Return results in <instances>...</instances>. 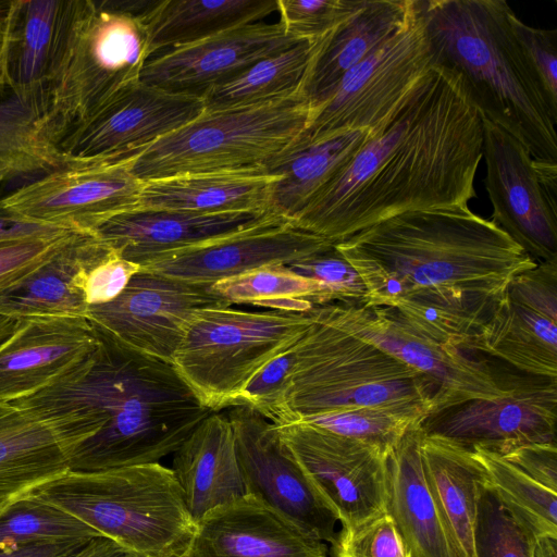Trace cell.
<instances>
[{
    "label": "cell",
    "mask_w": 557,
    "mask_h": 557,
    "mask_svg": "<svg viewBox=\"0 0 557 557\" xmlns=\"http://www.w3.org/2000/svg\"><path fill=\"white\" fill-rule=\"evenodd\" d=\"M435 62L456 72L483 117L532 158L557 163V112L511 30L504 0H419Z\"/></svg>",
    "instance_id": "4"
},
{
    "label": "cell",
    "mask_w": 557,
    "mask_h": 557,
    "mask_svg": "<svg viewBox=\"0 0 557 557\" xmlns=\"http://www.w3.org/2000/svg\"><path fill=\"white\" fill-rule=\"evenodd\" d=\"M311 115L301 91L247 107L205 111L133 158L140 181L267 168L299 137Z\"/></svg>",
    "instance_id": "8"
},
{
    "label": "cell",
    "mask_w": 557,
    "mask_h": 557,
    "mask_svg": "<svg viewBox=\"0 0 557 557\" xmlns=\"http://www.w3.org/2000/svg\"><path fill=\"white\" fill-rule=\"evenodd\" d=\"M65 0H16L2 15L0 78L46 116V88L57 50Z\"/></svg>",
    "instance_id": "29"
},
{
    "label": "cell",
    "mask_w": 557,
    "mask_h": 557,
    "mask_svg": "<svg viewBox=\"0 0 557 557\" xmlns=\"http://www.w3.org/2000/svg\"><path fill=\"white\" fill-rule=\"evenodd\" d=\"M69 232L0 243V283L46 257Z\"/></svg>",
    "instance_id": "49"
},
{
    "label": "cell",
    "mask_w": 557,
    "mask_h": 557,
    "mask_svg": "<svg viewBox=\"0 0 557 557\" xmlns=\"http://www.w3.org/2000/svg\"><path fill=\"white\" fill-rule=\"evenodd\" d=\"M226 414L248 494L332 546L338 520L282 440L276 424L243 403L230 407Z\"/></svg>",
    "instance_id": "17"
},
{
    "label": "cell",
    "mask_w": 557,
    "mask_h": 557,
    "mask_svg": "<svg viewBox=\"0 0 557 557\" xmlns=\"http://www.w3.org/2000/svg\"><path fill=\"white\" fill-rule=\"evenodd\" d=\"M186 508L197 523L212 509L248 494L226 413L210 412L173 454Z\"/></svg>",
    "instance_id": "26"
},
{
    "label": "cell",
    "mask_w": 557,
    "mask_h": 557,
    "mask_svg": "<svg viewBox=\"0 0 557 557\" xmlns=\"http://www.w3.org/2000/svg\"><path fill=\"white\" fill-rule=\"evenodd\" d=\"M0 166L14 176L61 166L42 111L0 78Z\"/></svg>",
    "instance_id": "36"
},
{
    "label": "cell",
    "mask_w": 557,
    "mask_h": 557,
    "mask_svg": "<svg viewBox=\"0 0 557 557\" xmlns=\"http://www.w3.org/2000/svg\"><path fill=\"white\" fill-rule=\"evenodd\" d=\"M276 426L342 528L358 525L385 511L388 451L305 421Z\"/></svg>",
    "instance_id": "16"
},
{
    "label": "cell",
    "mask_w": 557,
    "mask_h": 557,
    "mask_svg": "<svg viewBox=\"0 0 557 557\" xmlns=\"http://www.w3.org/2000/svg\"><path fill=\"white\" fill-rule=\"evenodd\" d=\"M298 341L286 400L288 420L379 407L421 421L434 410L435 386L421 372L375 345L322 320Z\"/></svg>",
    "instance_id": "5"
},
{
    "label": "cell",
    "mask_w": 557,
    "mask_h": 557,
    "mask_svg": "<svg viewBox=\"0 0 557 557\" xmlns=\"http://www.w3.org/2000/svg\"><path fill=\"white\" fill-rule=\"evenodd\" d=\"M67 470L54 431L25 408L0 401V510Z\"/></svg>",
    "instance_id": "32"
},
{
    "label": "cell",
    "mask_w": 557,
    "mask_h": 557,
    "mask_svg": "<svg viewBox=\"0 0 557 557\" xmlns=\"http://www.w3.org/2000/svg\"><path fill=\"white\" fill-rule=\"evenodd\" d=\"M298 41L278 22L250 23L156 54L145 64L140 81L172 92L201 97L208 89Z\"/></svg>",
    "instance_id": "21"
},
{
    "label": "cell",
    "mask_w": 557,
    "mask_h": 557,
    "mask_svg": "<svg viewBox=\"0 0 557 557\" xmlns=\"http://www.w3.org/2000/svg\"><path fill=\"white\" fill-rule=\"evenodd\" d=\"M422 435V424L413 425L386 456L385 511L411 557H456L425 479Z\"/></svg>",
    "instance_id": "27"
},
{
    "label": "cell",
    "mask_w": 557,
    "mask_h": 557,
    "mask_svg": "<svg viewBox=\"0 0 557 557\" xmlns=\"http://www.w3.org/2000/svg\"><path fill=\"white\" fill-rule=\"evenodd\" d=\"M375 131L341 134L281 154L267 168L268 173L281 177L274 184L270 210L290 222L350 162Z\"/></svg>",
    "instance_id": "34"
},
{
    "label": "cell",
    "mask_w": 557,
    "mask_h": 557,
    "mask_svg": "<svg viewBox=\"0 0 557 557\" xmlns=\"http://www.w3.org/2000/svg\"><path fill=\"white\" fill-rule=\"evenodd\" d=\"M206 111L201 97L138 79L122 88L57 143L61 166L120 162L144 151Z\"/></svg>",
    "instance_id": "12"
},
{
    "label": "cell",
    "mask_w": 557,
    "mask_h": 557,
    "mask_svg": "<svg viewBox=\"0 0 557 557\" xmlns=\"http://www.w3.org/2000/svg\"><path fill=\"white\" fill-rule=\"evenodd\" d=\"M366 0H277L278 23L300 40L324 38L355 15Z\"/></svg>",
    "instance_id": "42"
},
{
    "label": "cell",
    "mask_w": 557,
    "mask_h": 557,
    "mask_svg": "<svg viewBox=\"0 0 557 557\" xmlns=\"http://www.w3.org/2000/svg\"><path fill=\"white\" fill-rule=\"evenodd\" d=\"M63 231L27 222L7 210L0 202V243L50 236Z\"/></svg>",
    "instance_id": "50"
},
{
    "label": "cell",
    "mask_w": 557,
    "mask_h": 557,
    "mask_svg": "<svg viewBox=\"0 0 557 557\" xmlns=\"http://www.w3.org/2000/svg\"><path fill=\"white\" fill-rule=\"evenodd\" d=\"M333 246L277 216L224 237L158 255L144 262L140 270L211 286L262 267L287 265Z\"/></svg>",
    "instance_id": "20"
},
{
    "label": "cell",
    "mask_w": 557,
    "mask_h": 557,
    "mask_svg": "<svg viewBox=\"0 0 557 557\" xmlns=\"http://www.w3.org/2000/svg\"><path fill=\"white\" fill-rule=\"evenodd\" d=\"M276 11L274 0H157L143 15L149 55L261 22Z\"/></svg>",
    "instance_id": "33"
},
{
    "label": "cell",
    "mask_w": 557,
    "mask_h": 557,
    "mask_svg": "<svg viewBox=\"0 0 557 557\" xmlns=\"http://www.w3.org/2000/svg\"><path fill=\"white\" fill-rule=\"evenodd\" d=\"M3 39H4L3 20H2V16L0 15V66H1L2 52H3Z\"/></svg>",
    "instance_id": "55"
},
{
    "label": "cell",
    "mask_w": 557,
    "mask_h": 557,
    "mask_svg": "<svg viewBox=\"0 0 557 557\" xmlns=\"http://www.w3.org/2000/svg\"><path fill=\"white\" fill-rule=\"evenodd\" d=\"M176 557H197V556L195 555V553H194V552H193V549L190 548V549H188L187 552H185V553H183L182 555H178V556H176Z\"/></svg>",
    "instance_id": "57"
},
{
    "label": "cell",
    "mask_w": 557,
    "mask_h": 557,
    "mask_svg": "<svg viewBox=\"0 0 557 557\" xmlns=\"http://www.w3.org/2000/svg\"><path fill=\"white\" fill-rule=\"evenodd\" d=\"M101 536L91 527L33 493L0 510V550L38 544L87 543Z\"/></svg>",
    "instance_id": "38"
},
{
    "label": "cell",
    "mask_w": 557,
    "mask_h": 557,
    "mask_svg": "<svg viewBox=\"0 0 557 557\" xmlns=\"http://www.w3.org/2000/svg\"><path fill=\"white\" fill-rule=\"evenodd\" d=\"M280 178L264 170L247 169L146 181L138 208L198 213L272 212V190Z\"/></svg>",
    "instance_id": "30"
},
{
    "label": "cell",
    "mask_w": 557,
    "mask_h": 557,
    "mask_svg": "<svg viewBox=\"0 0 557 557\" xmlns=\"http://www.w3.org/2000/svg\"><path fill=\"white\" fill-rule=\"evenodd\" d=\"M313 320V308L306 312L203 309L188 323L172 364L199 401L219 412L235 406L251 379L296 343Z\"/></svg>",
    "instance_id": "9"
},
{
    "label": "cell",
    "mask_w": 557,
    "mask_h": 557,
    "mask_svg": "<svg viewBox=\"0 0 557 557\" xmlns=\"http://www.w3.org/2000/svg\"><path fill=\"white\" fill-rule=\"evenodd\" d=\"M334 247L364 285L361 305L431 307L480 327L510 281L537 263L469 206L405 212Z\"/></svg>",
    "instance_id": "3"
},
{
    "label": "cell",
    "mask_w": 557,
    "mask_h": 557,
    "mask_svg": "<svg viewBox=\"0 0 557 557\" xmlns=\"http://www.w3.org/2000/svg\"><path fill=\"white\" fill-rule=\"evenodd\" d=\"M504 506L535 536H557V493L544 487L503 456L471 449Z\"/></svg>",
    "instance_id": "39"
},
{
    "label": "cell",
    "mask_w": 557,
    "mask_h": 557,
    "mask_svg": "<svg viewBox=\"0 0 557 557\" xmlns=\"http://www.w3.org/2000/svg\"><path fill=\"white\" fill-rule=\"evenodd\" d=\"M483 124L460 76L438 64L290 221L333 245L398 214L468 206Z\"/></svg>",
    "instance_id": "1"
},
{
    "label": "cell",
    "mask_w": 557,
    "mask_h": 557,
    "mask_svg": "<svg viewBox=\"0 0 557 557\" xmlns=\"http://www.w3.org/2000/svg\"><path fill=\"white\" fill-rule=\"evenodd\" d=\"M277 216L272 212L198 213L137 208L114 216L96 235L121 258L141 265L158 255L224 237Z\"/></svg>",
    "instance_id": "25"
},
{
    "label": "cell",
    "mask_w": 557,
    "mask_h": 557,
    "mask_svg": "<svg viewBox=\"0 0 557 557\" xmlns=\"http://www.w3.org/2000/svg\"><path fill=\"white\" fill-rule=\"evenodd\" d=\"M503 457L544 487L557 493L556 443L521 445Z\"/></svg>",
    "instance_id": "48"
},
{
    "label": "cell",
    "mask_w": 557,
    "mask_h": 557,
    "mask_svg": "<svg viewBox=\"0 0 557 557\" xmlns=\"http://www.w3.org/2000/svg\"><path fill=\"white\" fill-rule=\"evenodd\" d=\"M211 288L231 306L249 305L269 310L306 312L323 305L322 288L286 264H272L225 278Z\"/></svg>",
    "instance_id": "37"
},
{
    "label": "cell",
    "mask_w": 557,
    "mask_h": 557,
    "mask_svg": "<svg viewBox=\"0 0 557 557\" xmlns=\"http://www.w3.org/2000/svg\"><path fill=\"white\" fill-rule=\"evenodd\" d=\"M64 509L134 557H176L197 523L171 468L160 462L94 472L67 470L32 492Z\"/></svg>",
    "instance_id": "6"
},
{
    "label": "cell",
    "mask_w": 557,
    "mask_h": 557,
    "mask_svg": "<svg viewBox=\"0 0 557 557\" xmlns=\"http://www.w3.org/2000/svg\"><path fill=\"white\" fill-rule=\"evenodd\" d=\"M97 343L87 318L20 319L0 347V401L42 389L87 357Z\"/></svg>",
    "instance_id": "24"
},
{
    "label": "cell",
    "mask_w": 557,
    "mask_h": 557,
    "mask_svg": "<svg viewBox=\"0 0 557 557\" xmlns=\"http://www.w3.org/2000/svg\"><path fill=\"white\" fill-rule=\"evenodd\" d=\"M324 321L383 349L423 373L435 386V414L472 399L508 393V374L462 350L422 335L389 308L333 302L315 306ZM431 414V416H432Z\"/></svg>",
    "instance_id": "11"
},
{
    "label": "cell",
    "mask_w": 557,
    "mask_h": 557,
    "mask_svg": "<svg viewBox=\"0 0 557 557\" xmlns=\"http://www.w3.org/2000/svg\"><path fill=\"white\" fill-rule=\"evenodd\" d=\"M95 349L42 389L13 400L58 435L69 470L160 462L212 411L171 362L94 329Z\"/></svg>",
    "instance_id": "2"
},
{
    "label": "cell",
    "mask_w": 557,
    "mask_h": 557,
    "mask_svg": "<svg viewBox=\"0 0 557 557\" xmlns=\"http://www.w3.org/2000/svg\"><path fill=\"white\" fill-rule=\"evenodd\" d=\"M337 435L363 441L389 451L413 425L423 421L379 407H354L335 410L305 420Z\"/></svg>",
    "instance_id": "41"
},
{
    "label": "cell",
    "mask_w": 557,
    "mask_h": 557,
    "mask_svg": "<svg viewBox=\"0 0 557 557\" xmlns=\"http://www.w3.org/2000/svg\"><path fill=\"white\" fill-rule=\"evenodd\" d=\"M509 23L549 106L557 112V29L529 26L513 11Z\"/></svg>",
    "instance_id": "46"
},
{
    "label": "cell",
    "mask_w": 557,
    "mask_h": 557,
    "mask_svg": "<svg viewBox=\"0 0 557 557\" xmlns=\"http://www.w3.org/2000/svg\"><path fill=\"white\" fill-rule=\"evenodd\" d=\"M287 267L320 284L323 305L362 304L364 300L366 288L359 274L334 246L326 251L287 264Z\"/></svg>",
    "instance_id": "44"
},
{
    "label": "cell",
    "mask_w": 557,
    "mask_h": 557,
    "mask_svg": "<svg viewBox=\"0 0 557 557\" xmlns=\"http://www.w3.org/2000/svg\"><path fill=\"white\" fill-rule=\"evenodd\" d=\"M298 341L268 362L251 379L238 400L275 424L286 423L288 420L286 400L296 362Z\"/></svg>",
    "instance_id": "43"
},
{
    "label": "cell",
    "mask_w": 557,
    "mask_h": 557,
    "mask_svg": "<svg viewBox=\"0 0 557 557\" xmlns=\"http://www.w3.org/2000/svg\"><path fill=\"white\" fill-rule=\"evenodd\" d=\"M417 8L418 0H366L355 15L329 34L301 88L311 110L326 99L351 67L404 28Z\"/></svg>",
    "instance_id": "28"
},
{
    "label": "cell",
    "mask_w": 557,
    "mask_h": 557,
    "mask_svg": "<svg viewBox=\"0 0 557 557\" xmlns=\"http://www.w3.org/2000/svg\"><path fill=\"white\" fill-rule=\"evenodd\" d=\"M434 63L418 0L407 25L351 67L311 110L305 129L286 151L345 133L379 128Z\"/></svg>",
    "instance_id": "10"
},
{
    "label": "cell",
    "mask_w": 557,
    "mask_h": 557,
    "mask_svg": "<svg viewBox=\"0 0 557 557\" xmlns=\"http://www.w3.org/2000/svg\"><path fill=\"white\" fill-rule=\"evenodd\" d=\"M140 265L121 258L114 250L88 275L85 295L88 306L106 304L125 288Z\"/></svg>",
    "instance_id": "47"
},
{
    "label": "cell",
    "mask_w": 557,
    "mask_h": 557,
    "mask_svg": "<svg viewBox=\"0 0 557 557\" xmlns=\"http://www.w3.org/2000/svg\"><path fill=\"white\" fill-rule=\"evenodd\" d=\"M481 117L492 220L537 263L557 261V163L532 158L517 138Z\"/></svg>",
    "instance_id": "13"
},
{
    "label": "cell",
    "mask_w": 557,
    "mask_h": 557,
    "mask_svg": "<svg viewBox=\"0 0 557 557\" xmlns=\"http://www.w3.org/2000/svg\"><path fill=\"white\" fill-rule=\"evenodd\" d=\"M469 350L557 380V261L539 262L510 281Z\"/></svg>",
    "instance_id": "19"
},
{
    "label": "cell",
    "mask_w": 557,
    "mask_h": 557,
    "mask_svg": "<svg viewBox=\"0 0 557 557\" xmlns=\"http://www.w3.org/2000/svg\"><path fill=\"white\" fill-rule=\"evenodd\" d=\"M535 535L504 506L483 481L474 521V557H533Z\"/></svg>",
    "instance_id": "40"
},
{
    "label": "cell",
    "mask_w": 557,
    "mask_h": 557,
    "mask_svg": "<svg viewBox=\"0 0 557 557\" xmlns=\"http://www.w3.org/2000/svg\"><path fill=\"white\" fill-rule=\"evenodd\" d=\"M197 557H327L326 543L256 495L216 507L198 522Z\"/></svg>",
    "instance_id": "23"
},
{
    "label": "cell",
    "mask_w": 557,
    "mask_h": 557,
    "mask_svg": "<svg viewBox=\"0 0 557 557\" xmlns=\"http://www.w3.org/2000/svg\"><path fill=\"white\" fill-rule=\"evenodd\" d=\"M332 552L334 557H411L386 511L358 525L341 528Z\"/></svg>",
    "instance_id": "45"
},
{
    "label": "cell",
    "mask_w": 557,
    "mask_h": 557,
    "mask_svg": "<svg viewBox=\"0 0 557 557\" xmlns=\"http://www.w3.org/2000/svg\"><path fill=\"white\" fill-rule=\"evenodd\" d=\"M12 172L5 168L0 166V185L8 178L13 177Z\"/></svg>",
    "instance_id": "56"
},
{
    "label": "cell",
    "mask_w": 557,
    "mask_h": 557,
    "mask_svg": "<svg viewBox=\"0 0 557 557\" xmlns=\"http://www.w3.org/2000/svg\"><path fill=\"white\" fill-rule=\"evenodd\" d=\"M150 59L144 17L117 1L65 0L45 96L54 146L128 84Z\"/></svg>",
    "instance_id": "7"
},
{
    "label": "cell",
    "mask_w": 557,
    "mask_h": 557,
    "mask_svg": "<svg viewBox=\"0 0 557 557\" xmlns=\"http://www.w3.org/2000/svg\"><path fill=\"white\" fill-rule=\"evenodd\" d=\"M533 557H557V536H536Z\"/></svg>",
    "instance_id": "53"
},
{
    "label": "cell",
    "mask_w": 557,
    "mask_h": 557,
    "mask_svg": "<svg viewBox=\"0 0 557 557\" xmlns=\"http://www.w3.org/2000/svg\"><path fill=\"white\" fill-rule=\"evenodd\" d=\"M112 252L96 234L69 232L46 257L0 283V315L87 318V277Z\"/></svg>",
    "instance_id": "22"
},
{
    "label": "cell",
    "mask_w": 557,
    "mask_h": 557,
    "mask_svg": "<svg viewBox=\"0 0 557 557\" xmlns=\"http://www.w3.org/2000/svg\"><path fill=\"white\" fill-rule=\"evenodd\" d=\"M508 388L432 414L423 431L500 456L525 444L556 443L557 380L509 372Z\"/></svg>",
    "instance_id": "18"
},
{
    "label": "cell",
    "mask_w": 557,
    "mask_h": 557,
    "mask_svg": "<svg viewBox=\"0 0 557 557\" xmlns=\"http://www.w3.org/2000/svg\"><path fill=\"white\" fill-rule=\"evenodd\" d=\"M231 306L210 285L138 271L119 296L88 307L94 329L120 344L171 362L194 315Z\"/></svg>",
    "instance_id": "15"
},
{
    "label": "cell",
    "mask_w": 557,
    "mask_h": 557,
    "mask_svg": "<svg viewBox=\"0 0 557 557\" xmlns=\"http://www.w3.org/2000/svg\"><path fill=\"white\" fill-rule=\"evenodd\" d=\"M85 544L86 543L81 542H65L29 545L14 549L0 550V557H70Z\"/></svg>",
    "instance_id": "51"
},
{
    "label": "cell",
    "mask_w": 557,
    "mask_h": 557,
    "mask_svg": "<svg viewBox=\"0 0 557 557\" xmlns=\"http://www.w3.org/2000/svg\"><path fill=\"white\" fill-rule=\"evenodd\" d=\"M420 450L425 479L456 557H474L479 488L486 480L482 465L471 449L424 431Z\"/></svg>",
    "instance_id": "31"
},
{
    "label": "cell",
    "mask_w": 557,
    "mask_h": 557,
    "mask_svg": "<svg viewBox=\"0 0 557 557\" xmlns=\"http://www.w3.org/2000/svg\"><path fill=\"white\" fill-rule=\"evenodd\" d=\"M18 320L0 315V347L12 336Z\"/></svg>",
    "instance_id": "54"
},
{
    "label": "cell",
    "mask_w": 557,
    "mask_h": 557,
    "mask_svg": "<svg viewBox=\"0 0 557 557\" xmlns=\"http://www.w3.org/2000/svg\"><path fill=\"white\" fill-rule=\"evenodd\" d=\"M133 158L107 164L60 166L21 186L0 202L34 224L96 234L114 216L138 208L144 182L131 171Z\"/></svg>",
    "instance_id": "14"
},
{
    "label": "cell",
    "mask_w": 557,
    "mask_h": 557,
    "mask_svg": "<svg viewBox=\"0 0 557 557\" xmlns=\"http://www.w3.org/2000/svg\"><path fill=\"white\" fill-rule=\"evenodd\" d=\"M324 38L300 40L258 61L231 81L208 89L201 95L206 111L260 104L301 91L311 61Z\"/></svg>",
    "instance_id": "35"
},
{
    "label": "cell",
    "mask_w": 557,
    "mask_h": 557,
    "mask_svg": "<svg viewBox=\"0 0 557 557\" xmlns=\"http://www.w3.org/2000/svg\"><path fill=\"white\" fill-rule=\"evenodd\" d=\"M70 557H134L114 541L98 536L90 540Z\"/></svg>",
    "instance_id": "52"
}]
</instances>
